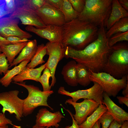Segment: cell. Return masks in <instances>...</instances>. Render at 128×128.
<instances>
[{
    "label": "cell",
    "instance_id": "f907efd6",
    "mask_svg": "<svg viewBox=\"0 0 128 128\" xmlns=\"http://www.w3.org/2000/svg\"><path fill=\"white\" fill-rule=\"evenodd\" d=\"M2 51H1V50L0 49V54H1L2 53Z\"/></svg>",
    "mask_w": 128,
    "mask_h": 128
},
{
    "label": "cell",
    "instance_id": "d4e9b609",
    "mask_svg": "<svg viewBox=\"0 0 128 128\" xmlns=\"http://www.w3.org/2000/svg\"><path fill=\"white\" fill-rule=\"evenodd\" d=\"M76 77L78 84L86 87L90 83V73L87 68L83 64L77 63L76 65Z\"/></svg>",
    "mask_w": 128,
    "mask_h": 128
},
{
    "label": "cell",
    "instance_id": "8fae6325",
    "mask_svg": "<svg viewBox=\"0 0 128 128\" xmlns=\"http://www.w3.org/2000/svg\"><path fill=\"white\" fill-rule=\"evenodd\" d=\"M19 19L9 15L0 19V35L6 38L11 36L19 37L21 38L28 39L32 35L23 31L18 26Z\"/></svg>",
    "mask_w": 128,
    "mask_h": 128
},
{
    "label": "cell",
    "instance_id": "816d5d0a",
    "mask_svg": "<svg viewBox=\"0 0 128 128\" xmlns=\"http://www.w3.org/2000/svg\"><path fill=\"white\" fill-rule=\"evenodd\" d=\"M18 128H22L20 126H19V127Z\"/></svg>",
    "mask_w": 128,
    "mask_h": 128
},
{
    "label": "cell",
    "instance_id": "2e32d148",
    "mask_svg": "<svg viewBox=\"0 0 128 128\" xmlns=\"http://www.w3.org/2000/svg\"><path fill=\"white\" fill-rule=\"evenodd\" d=\"M104 104L108 111L113 116L114 120L122 124L125 121L128 120V113L116 105L105 92L103 94Z\"/></svg>",
    "mask_w": 128,
    "mask_h": 128
},
{
    "label": "cell",
    "instance_id": "c3c4849f",
    "mask_svg": "<svg viewBox=\"0 0 128 128\" xmlns=\"http://www.w3.org/2000/svg\"><path fill=\"white\" fill-rule=\"evenodd\" d=\"M0 128H8L7 125L3 126H0Z\"/></svg>",
    "mask_w": 128,
    "mask_h": 128
},
{
    "label": "cell",
    "instance_id": "e575fe53",
    "mask_svg": "<svg viewBox=\"0 0 128 128\" xmlns=\"http://www.w3.org/2000/svg\"><path fill=\"white\" fill-rule=\"evenodd\" d=\"M6 38L12 44H17L30 41L27 39H22L19 37L15 36H9Z\"/></svg>",
    "mask_w": 128,
    "mask_h": 128
},
{
    "label": "cell",
    "instance_id": "74e56055",
    "mask_svg": "<svg viewBox=\"0 0 128 128\" xmlns=\"http://www.w3.org/2000/svg\"><path fill=\"white\" fill-rule=\"evenodd\" d=\"M9 15L6 9L5 0H0V19Z\"/></svg>",
    "mask_w": 128,
    "mask_h": 128
},
{
    "label": "cell",
    "instance_id": "52a82bcc",
    "mask_svg": "<svg viewBox=\"0 0 128 128\" xmlns=\"http://www.w3.org/2000/svg\"><path fill=\"white\" fill-rule=\"evenodd\" d=\"M17 6L14 11L9 15L20 20L22 24L34 26L37 28L45 27L46 25L42 21L36 11L30 8L24 0H17Z\"/></svg>",
    "mask_w": 128,
    "mask_h": 128
},
{
    "label": "cell",
    "instance_id": "f1b7e54d",
    "mask_svg": "<svg viewBox=\"0 0 128 128\" xmlns=\"http://www.w3.org/2000/svg\"><path fill=\"white\" fill-rule=\"evenodd\" d=\"M128 41V31L115 34L109 38L108 40L110 47L119 42Z\"/></svg>",
    "mask_w": 128,
    "mask_h": 128
},
{
    "label": "cell",
    "instance_id": "5bb4252c",
    "mask_svg": "<svg viewBox=\"0 0 128 128\" xmlns=\"http://www.w3.org/2000/svg\"><path fill=\"white\" fill-rule=\"evenodd\" d=\"M36 117L35 125L56 128L59 127L58 123L64 118L59 111L52 113L45 108L39 110Z\"/></svg>",
    "mask_w": 128,
    "mask_h": 128
},
{
    "label": "cell",
    "instance_id": "4316f807",
    "mask_svg": "<svg viewBox=\"0 0 128 128\" xmlns=\"http://www.w3.org/2000/svg\"><path fill=\"white\" fill-rule=\"evenodd\" d=\"M60 10L64 16L66 23L70 21L78 18L79 14L73 9L69 0H63Z\"/></svg>",
    "mask_w": 128,
    "mask_h": 128
},
{
    "label": "cell",
    "instance_id": "f35d334b",
    "mask_svg": "<svg viewBox=\"0 0 128 128\" xmlns=\"http://www.w3.org/2000/svg\"><path fill=\"white\" fill-rule=\"evenodd\" d=\"M64 109L68 112L70 114L72 118V124L71 126H66L64 128H80L79 127V125L78 124L76 121L74 119L73 114L71 112L68 110H66L65 108Z\"/></svg>",
    "mask_w": 128,
    "mask_h": 128
},
{
    "label": "cell",
    "instance_id": "cb8c5ba5",
    "mask_svg": "<svg viewBox=\"0 0 128 128\" xmlns=\"http://www.w3.org/2000/svg\"><path fill=\"white\" fill-rule=\"evenodd\" d=\"M128 31V17L121 18L114 24L106 32V36L109 39L114 35Z\"/></svg>",
    "mask_w": 128,
    "mask_h": 128
},
{
    "label": "cell",
    "instance_id": "f546056e",
    "mask_svg": "<svg viewBox=\"0 0 128 128\" xmlns=\"http://www.w3.org/2000/svg\"><path fill=\"white\" fill-rule=\"evenodd\" d=\"M114 120L113 116L107 110L101 115L98 121L101 124L102 128H108Z\"/></svg>",
    "mask_w": 128,
    "mask_h": 128
},
{
    "label": "cell",
    "instance_id": "9a60e30c",
    "mask_svg": "<svg viewBox=\"0 0 128 128\" xmlns=\"http://www.w3.org/2000/svg\"><path fill=\"white\" fill-rule=\"evenodd\" d=\"M27 31L33 32L41 37L48 40L49 42L61 41L62 35V26L47 25L45 27L37 28L27 26L25 27Z\"/></svg>",
    "mask_w": 128,
    "mask_h": 128
},
{
    "label": "cell",
    "instance_id": "8d00e7d4",
    "mask_svg": "<svg viewBox=\"0 0 128 128\" xmlns=\"http://www.w3.org/2000/svg\"><path fill=\"white\" fill-rule=\"evenodd\" d=\"M10 124L15 126L12 123V121L10 119L7 118L5 113H0V126H3Z\"/></svg>",
    "mask_w": 128,
    "mask_h": 128
},
{
    "label": "cell",
    "instance_id": "ac0fdd59",
    "mask_svg": "<svg viewBox=\"0 0 128 128\" xmlns=\"http://www.w3.org/2000/svg\"><path fill=\"white\" fill-rule=\"evenodd\" d=\"M45 64L36 69L26 67L18 74L14 77L12 81L15 82H22L27 80H31L38 82L42 71L45 68Z\"/></svg>",
    "mask_w": 128,
    "mask_h": 128
},
{
    "label": "cell",
    "instance_id": "ffe728a7",
    "mask_svg": "<svg viewBox=\"0 0 128 128\" xmlns=\"http://www.w3.org/2000/svg\"><path fill=\"white\" fill-rule=\"evenodd\" d=\"M77 64L74 60L69 62L64 66L61 72L65 82L73 87L76 86L78 84L76 77Z\"/></svg>",
    "mask_w": 128,
    "mask_h": 128
},
{
    "label": "cell",
    "instance_id": "603a6c76",
    "mask_svg": "<svg viewBox=\"0 0 128 128\" xmlns=\"http://www.w3.org/2000/svg\"><path fill=\"white\" fill-rule=\"evenodd\" d=\"M106 107L104 104H100L97 109L85 120L80 125V128H91L105 112L107 110Z\"/></svg>",
    "mask_w": 128,
    "mask_h": 128
},
{
    "label": "cell",
    "instance_id": "30bf717a",
    "mask_svg": "<svg viewBox=\"0 0 128 128\" xmlns=\"http://www.w3.org/2000/svg\"><path fill=\"white\" fill-rule=\"evenodd\" d=\"M94 85L88 89L79 90L70 92L66 90L64 87H61L58 90V93L72 97V101L77 102L81 99H92L100 104H104L103 94L104 92L101 86L97 83L93 82Z\"/></svg>",
    "mask_w": 128,
    "mask_h": 128
},
{
    "label": "cell",
    "instance_id": "3957f363",
    "mask_svg": "<svg viewBox=\"0 0 128 128\" xmlns=\"http://www.w3.org/2000/svg\"><path fill=\"white\" fill-rule=\"evenodd\" d=\"M112 0H85L84 8L78 18L99 28L106 27L111 11Z\"/></svg>",
    "mask_w": 128,
    "mask_h": 128
},
{
    "label": "cell",
    "instance_id": "7c38bea8",
    "mask_svg": "<svg viewBox=\"0 0 128 128\" xmlns=\"http://www.w3.org/2000/svg\"><path fill=\"white\" fill-rule=\"evenodd\" d=\"M72 105L74 108L75 113L73 114L74 119L80 125L87 117L91 115L98 108L100 104L93 100L84 99L82 101L73 102L71 99L67 100L65 103Z\"/></svg>",
    "mask_w": 128,
    "mask_h": 128
},
{
    "label": "cell",
    "instance_id": "4dcf8cb0",
    "mask_svg": "<svg viewBox=\"0 0 128 128\" xmlns=\"http://www.w3.org/2000/svg\"><path fill=\"white\" fill-rule=\"evenodd\" d=\"M25 3L33 10L36 11L46 3V0H24Z\"/></svg>",
    "mask_w": 128,
    "mask_h": 128
},
{
    "label": "cell",
    "instance_id": "6da1fadb",
    "mask_svg": "<svg viewBox=\"0 0 128 128\" xmlns=\"http://www.w3.org/2000/svg\"><path fill=\"white\" fill-rule=\"evenodd\" d=\"M105 27L99 28L97 37L83 49L77 50L69 47L65 48L64 56L73 59L95 73L103 72L111 50Z\"/></svg>",
    "mask_w": 128,
    "mask_h": 128
},
{
    "label": "cell",
    "instance_id": "60d3db41",
    "mask_svg": "<svg viewBox=\"0 0 128 128\" xmlns=\"http://www.w3.org/2000/svg\"><path fill=\"white\" fill-rule=\"evenodd\" d=\"M121 6L127 11H128V0H118Z\"/></svg>",
    "mask_w": 128,
    "mask_h": 128
},
{
    "label": "cell",
    "instance_id": "bcb514c9",
    "mask_svg": "<svg viewBox=\"0 0 128 128\" xmlns=\"http://www.w3.org/2000/svg\"><path fill=\"white\" fill-rule=\"evenodd\" d=\"M91 128H100V124L97 121Z\"/></svg>",
    "mask_w": 128,
    "mask_h": 128
},
{
    "label": "cell",
    "instance_id": "e0dca14e",
    "mask_svg": "<svg viewBox=\"0 0 128 128\" xmlns=\"http://www.w3.org/2000/svg\"><path fill=\"white\" fill-rule=\"evenodd\" d=\"M126 17H128V11L121 6L118 0H112L111 11L105 27L107 30L121 18Z\"/></svg>",
    "mask_w": 128,
    "mask_h": 128
},
{
    "label": "cell",
    "instance_id": "7dc6e473",
    "mask_svg": "<svg viewBox=\"0 0 128 128\" xmlns=\"http://www.w3.org/2000/svg\"><path fill=\"white\" fill-rule=\"evenodd\" d=\"M32 128H49L47 127L36 126L34 125L32 126Z\"/></svg>",
    "mask_w": 128,
    "mask_h": 128
},
{
    "label": "cell",
    "instance_id": "8992f818",
    "mask_svg": "<svg viewBox=\"0 0 128 128\" xmlns=\"http://www.w3.org/2000/svg\"><path fill=\"white\" fill-rule=\"evenodd\" d=\"M89 71L91 82L98 84L109 96L116 97L126 87L128 82V74L117 79L104 72L95 73Z\"/></svg>",
    "mask_w": 128,
    "mask_h": 128
},
{
    "label": "cell",
    "instance_id": "d6a6232c",
    "mask_svg": "<svg viewBox=\"0 0 128 128\" xmlns=\"http://www.w3.org/2000/svg\"><path fill=\"white\" fill-rule=\"evenodd\" d=\"M74 10L79 14L83 10L85 0H69Z\"/></svg>",
    "mask_w": 128,
    "mask_h": 128
},
{
    "label": "cell",
    "instance_id": "5b68a950",
    "mask_svg": "<svg viewBox=\"0 0 128 128\" xmlns=\"http://www.w3.org/2000/svg\"><path fill=\"white\" fill-rule=\"evenodd\" d=\"M25 82H14L25 87L28 92L27 96L23 99V115L26 116L31 114L35 108L40 106L47 107L51 110H53L47 102L48 97L54 93L53 91H42L38 87L33 85L27 84Z\"/></svg>",
    "mask_w": 128,
    "mask_h": 128
},
{
    "label": "cell",
    "instance_id": "44dd1931",
    "mask_svg": "<svg viewBox=\"0 0 128 128\" xmlns=\"http://www.w3.org/2000/svg\"><path fill=\"white\" fill-rule=\"evenodd\" d=\"M28 42L0 46L2 52L5 55L9 64H10L12 63L16 56L27 45Z\"/></svg>",
    "mask_w": 128,
    "mask_h": 128
},
{
    "label": "cell",
    "instance_id": "83f0119b",
    "mask_svg": "<svg viewBox=\"0 0 128 128\" xmlns=\"http://www.w3.org/2000/svg\"><path fill=\"white\" fill-rule=\"evenodd\" d=\"M51 77L50 70L48 68H45L43 71V74L41 76L38 80V82L41 84L44 91H50L51 87L49 85V80Z\"/></svg>",
    "mask_w": 128,
    "mask_h": 128
},
{
    "label": "cell",
    "instance_id": "ee69618b",
    "mask_svg": "<svg viewBox=\"0 0 128 128\" xmlns=\"http://www.w3.org/2000/svg\"><path fill=\"white\" fill-rule=\"evenodd\" d=\"M122 94L124 96L128 95V82L126 87L123 89Z\"/></svg>",
    "mask_w": 128,
    "mask_h": 128
},
{
    "label": "cell",
    "instance_id": "ab89813d",
    "mask_svg": "<svg viewBox=\"0 0 128 128\" xmlns=\"http://www.w3.org/2000/svg\"><path fill=\"white\" fill-rule=\"evenodd\" d=\"M117 98L120 104H124L128 107V95L124 96H117Z\"/></svg>",
    "mask_w": 128,
    "mask_h": 128
},
{
    "label": "cell",
    "instance_id": "7402d4cb",
    "mask_svg": "<svg viewBox=\"0 0 128 128\" xmlns=\"http://www.w3.org/2000/svg\"><path fill=\"white\" fill-rule=\"evenodd\" d=\"M30 60L29 59L25 60L17 66H15L10 70H8L6 74L0 78V83L5 87H7L12 81V78L19 74L26 66Z\"/></svg>",
    "mask_w": 128,
    "mask_h": 128
},
{
    "label": "cell",
    "instance_id": "ba28073f",
    "mask_svg": "<svg viewBox=\"0 0 128 128\" xmlns=\"http://www.w3.org/2000/svg\"><path fill=\"white\" fill-rule=\"evenodd\" d=\"M17 90L0 93V104L3 107L2 113L6 111L10 114H14L17 120L20 121L23 116V100L19 98Z\"/></svg>",
    "mask_w": 128,
    "mask_h": 128
},
{
    "label": "cell",
    "instance_id": "d6986e66",
    "mask_svg": "<svg viewBox=\"0 0 128 128\" xmlns=\"http://www.w3.org/2000/svg\"><path fill=\"white\" fill-rule=\"evenodd\" d=\"M37 46L36 39L28 42L27 45L23 49L18 56L14 59L9 67V69L27 59L30 60L32 59L36 51Z\"/></svg>",
    "mask_w": 128,
    "mask_h": 128
},
{
    "label": "cell",
    "instance_id": "277c9868",
    "mask_svg": "<svg viewBox=\"0 0 128 128\" xmlns=\"http://www.w3.org/2000/svg\"><path fill=\"white\" fill-rule=\"evenodd\" d=\"M103 72L117 79L128 74V43L119 42L111 47Z\"/></svg>",
    "mask_w": 128,
    "mask_h": 128
},
{
    "label": "cell",
    "instance_id": "1f68e13d",
    "mask_svg": "<svg viewBox=\"0 0 128 128\" xmlns=\"http://www.w3.org/2000/svg\"><path fill=\"white\" fill-rule=\"evenodd\" d=\"M5 54L2 53L0 54V74L3 73L4 75L8 70L10 64H8V61L6 58Z\"/></svg>",
    "mask_w": 128,
    "mask_h": 128
},
{
    "label": "cell",
    "instance_id": "b9f144b4",
    "mask_svg": "<svg viewBox=\"0 0 128 128\" xmlns=\"http://www.w3.org/2000/svg\"><path fill=\"white\" fill-rule=\"evenodd\" d=\"M12 43L7 40L6 38L3 37L0 35V46L2 45H7Z\"/></svg>",
    "mask_w": 128,
    "mask_h": 128
},
{
    "label": "cell",
    "instance_id": "484cf974",
    "mask_svg": "<svg viewBox=\"0 0 128 128\" xmlns=\"http://www.w3.org/2000/svg\"><path fill=\"white\" fill-rule=\"evenodd\" d=\"M47 50L45 46L42 44L37 46L36 53L31 60L29 63L27 64L26 67L34 68L38 65L45 62L43 58L46 54Z\"/></svg>",
    "mask_w": 128,
    "mask_h": 128
},
{
    "label": "cell",
    "instance_id": "7a4b0ae2",
    "mask_svg": "<svg viewBox=\"0 0 128 128\" xmlns=\"http://www.w3.org/2000/svg\"><path fill=\"white\" fill-rule=\"evenodd\" d=\"M99 30L97 26L78 18L62 26L61 42L65 48L82 50L96 39Z\"/></svg>",
    "mask_w": 128,
    "mask_h": 128
},
{
    "label": "cell",
    "instance_id": "4fadbf2b",
    "mask_svg": "<svg viewBox=\"0 0 128 128\" xmlns=\"http://www.w3.org/2000/svg\"><path fill=\"white\" fill-rule=\"evenodd\" d=\"M36 11L42 21L47 26L51 25L61 26L66 23L61 11L46 1L41 7Z\"/></svg>",
    "mask_w": 128,
    "mask_h": 128
},
{
    "label": "cell",
    "instance_id": "681fc988",
    "mask_svg": "<svg viewBox=\"0 0 128 128\" xmlns=\"http://www.w3.org/2000/svg\"><path fill=\"white\" fill-rule=\"evenodd\" d=\"M19 126H18L16 125L15 126H13L12 128H18L19 127Z\"/></svg>",
    "mask_w": 128,
    "mask_h": 128
},
{
    "label": "cell",
    "instance_id": "d590c367",
    "mask_svg": "<svg viewBox=\"0 0 128 128\" xmlns=\"http://www.w3.org/2000/svg\"><path fill=\"white\" fill-rule=\"evenodd\" d=\"M46 2L60 10L63 3V0H46Z\"/></svg>",
    "mask_w": 128,
    "mask_h": 128
},
{
    "label": "cell",
    "instance_id": "836d02e7",
    "mask_svg": "<svg viewBox=\"0 0 128 128\" xmlns=\"http://www.w3.org/2000/svg\"><path fill=\"white\" fill-rule=\"evenodd\" d=\"M6 9L9 15L13 13L17 6V0H5Z\"/></svg>",
    "mask_w": 128,
    "mask_h": 128
},
{
    "label": "cell",
    "instance_id": "7bdbcfd3",
    "mask_svg": "<svg viewBox=\"0 0 128 128\" xmlns=\"http://www.w3.org/2000/svg\"><path fill=\"white\" fill-rule=\"evenodd\" d=\"M122 125L119 123L115 120H114L111 123L108 128H120Z\"/></svg>",
    "mask_w": 128,
    "mask_h": 128
},
{
    "label": "cell",
    "instance_id": "9c48e42d",
    "mask_svg": "<svg viewBox=\"0 0 128 128\" xmlns=\"http://www.w3.org/2000/svg\"><path fill=\"white\" fill-rule=\"evenodd\" d=\"M46 49V54L49 55L45 68L50 71L52 78L51 87L54 86L56 82L55 76L56 68L59 62L64 56L65 48L61 41L49 42L45 45Z\"/></svg>",
    "mask_w": 128,
    "mask_h": 128
},
{
    "label": "cell",
    "instance_id": "f6af8a7d",
    "mask_svg": "<svg viewBox=\"0 0 128 128\" xmlns=\"http://www.w3.org/2000/svg\"><path fill=\"white\" fill-rule=\"evenodd\" d=\"M120 128H128V121H125L122 124Z\"/></svg>",
    "mask_w": 128,
    "mask_h": 128
}]
</instances>
